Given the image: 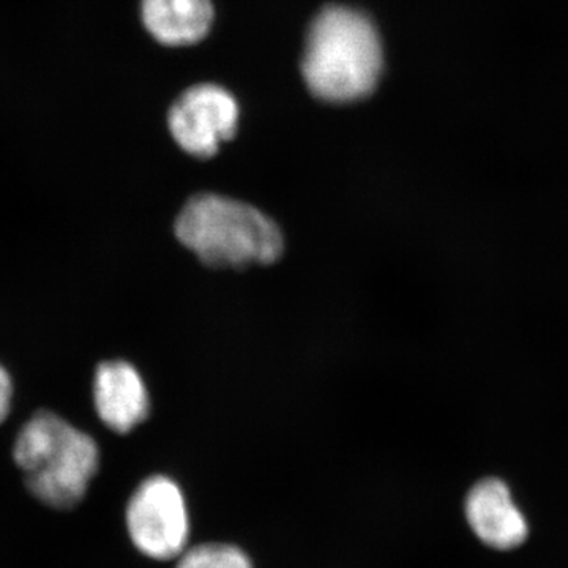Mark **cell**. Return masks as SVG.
I'll return each instance as SVG.
<instances>
[{
    "label": "cell",
    "mask_w": 568,
    "mask_h": 568,
    "mask_svg": "<svg viewBox=\"0 0 568 568\" xmlns=\"http://www.w3.org/2000/svg\"><path fill=\"white\" fill-rule=\"evenodd\" d=\"M175 568H253L244 549L227 544H203L186 548Z\"/></svg>",
    "instance_id": "9"
},
{
    "label": "cell",
    "mask_w": 568,
    "mask_h": 568,
    "mask_svg": "<svg viewBox=\"0 0 568 568\" xmlns=\"http://www.w3.org/2000/svg\"><path fill=\"white\" fill-rule=\"evenodd\" d=\"M11 398H13V384L7 369L0 365V424L9 416Z\"/></svg>",
    "instance_id": "10"
},
{
    "label": "cell",
    "mask_w": 568,
    "mask_h": 568,
    "mask_svg": "<svg viewBox=\"0 0 568 568\" xmlns=\"http://www.w3.org/2000/svg\"><path fill=\"white\" fill-rule=\"evenodd\" d=\"M302 73L310 92L324 102L365 99L383 73V47L375 24L361 11L327 7L310 24Z\"/></svg>",
    "instance_id": "1"
},
{
    "label": "cell",
    "mask_w": 568,
    "mask_h": 568,
    "mask_svg": "<svg viewBox=\"0 0 568 568\" xmlns=\"http://www.w3.org/2000/svg\"><path fill=\"white\" fill-rule=\"evenodd\" d=\"M125 523L134 547L148 558L178 559L189 548V507L173 478H145L130 497Z\"/></svg>",
    "instance_id": "4"
},
{
    "label": "cell",
    "mask_w": 568,
    "mask_h": 568,
    "mask_svg": "<svg viewBox=\"0 0 568 568\" xmlns=\"http://www.w3.org/2000/svg\"><path fill=\"white\" fill-rule=\"evenodd\" d=\"M175 235L212 267L272 264L284 245L282 231L267 215L219 194L192 197L179 213Z\"/></svg>",
    "instance_id": "3"
},
{
    "label": "cell",
    "mask_w": 568,
    "mask_h": 568,
    "mask_svg": "<svg viewBox=\"0 0 568 568\" xmlns=\"http://www.w3.org/2000/svg\"><path fill=\"white\" fill-rule=\"evenodd\" d=\"M141 17L153 39L166 47H186L207 36L211 0H142Z\"/></svg>",
    "instance_id": "8"
},
{
    "label": "cell",
    "mask_w": 568,
    "mask_h": 568,
    "mask_svg": "<svg viewBox=\"0 0 568 568\" xmlns=\"http://www.w3.org/2000/svg\"><path fill=\"white\" fill-rule=\"evenodd\" d=\"M97 414L112 432H132L149 416L148 388L138 369L126 362H104L93 379Z\"/></svg>",
    "instance_id": "7"
},
{
    "label": "cell",
    "mask_w": 568,
    "mask_h": 568,
    "mask_svg": "<svg viewBox=\"0 0 568 568\" xmlns=\"http://www.w3.org/2000/svg\"><path fill=\"white\" fill-rule=\"evenodd\" d=\"M466 518L474 534L491 548H518L528 538V521L499 478H485L470 489Z\"/></svg>",
    "instance_id": "6"
},
{
    "label": "cell",
    "mask_w": 568,
    "mask_h": 568,
    "mask_svg": "<svg viewBox=\"0 0 568 568\" xmlns=\"http://www.w3.org/2000/svg\"><path fill=\"white\" fill-rule=\"evenodd\" d=\"M239 106L234 97L213 84L194 85L183 92L168 115L171 134L190 155L209 159L220 142L237 132Z\"/></svg>",
    "instance_id": "5"
},
{
    "label": "cell",
    "mask_w": 568,
    "mask_h": 568,
    "mask_svg": "<svg viewBox=\"0 0 568 568\" xmlns=\"http://www.w3.org/2000/svg\"><path fill=\"white\" fill-rule=\"evenodd\" d=\"M13 457L29 491L55 510L77 507L100 466L95 440L51 413L36 414L22 426Z\"/></svg>",
    "instance_id": "2"
}]
</instances>
